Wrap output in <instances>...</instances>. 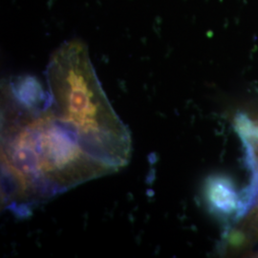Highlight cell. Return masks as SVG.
<instances>
[{"instance_id":"obj_3","label":"cell","mask_w":258,"mask_h":258,"mask_svg":"<svg viewBox=\"0 0 258 258\" xmlns=\"http://www.w3.org/2000/svg\"><path fill=\"white\" fill-rule=\"evenodd\" d=\"M204 200L210 212L221 219L234 216L239 211L240 194L233 180L225 174H212L204 184Z\"/></svg>"},{"instance_id":"obj_2","label":"cell","mask_w":258,"mask_h":258,"mask_svg":"<svg viewBox=\"0 0 258 258\" xmlns=\"http://www.w3.org/2000/svg\"><path fill=\"white\" fill-rule=\"evenodd\" d=\"M49 103L83 148L113 172L126 166L132 153L129 130L113 109L83 41L63 43L46 69Z\"/></svg>"},{"instance_id":"obj_1","label":"cell","mask_w":258,"mask_h":258,"mask_svg":"<svg viewBox=\"0 0 258 258\" xmlns=\"http://www.w3.org/2000/svg\"><path fill=\"white\" fill-rule=\"evenodd\" d=\"M110 173L56 117L49 100L29 107L2 92L1 200L5 209L27 216L37 205Z\"/></svg>"},{"instance_id":"obj_4","label":"cell","mask_w":258,"mask_h":258,"mask_svg":"<svg viewBox=\"0 0 258 258\" xmlns=\"http://www.w3.org/2000/svg\"><path fill=\"white\" fill-rule=\"evenodd\" d=\"M251 171V179L249 186L240 194L239 211L236 215V220L245 217L251 210L258 207V160L249 167Z\"/></svg>"}]
</instances>
